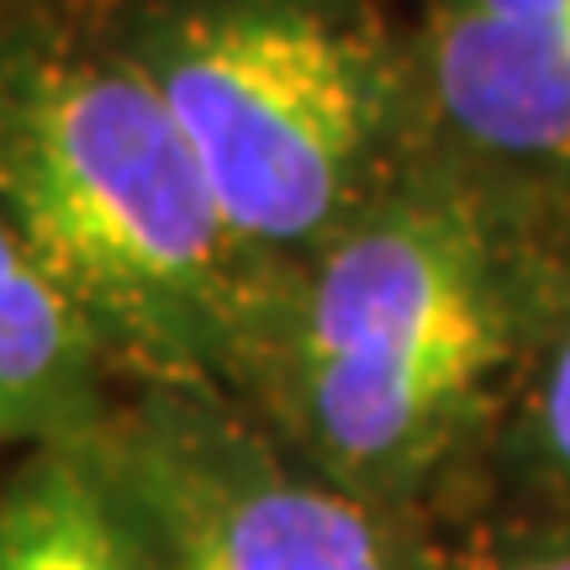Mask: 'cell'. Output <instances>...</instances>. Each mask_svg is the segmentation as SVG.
<instances>
[{
	"label": "cell",
	"mask_w": 570,
	"mask_h": 570,
	"mask_svg": "<svg viewBox=\"0 0 570 570\" xmlns=\"http://www.w3.org/2000/svg\"><path fill=\"white\" fill-rule=\"evenodd\" d=\"M570 217L428 142L269 306L248 386L312 470L396 487L460 444L544 323Z\"/></svg>",
	"instance_id": "obj_1"
},
{
	"label": "cell",
	"mask_w": 570,
	"mask_h": 570,
	"mask_svg": "<svg viewBox=\"0 0 570 570\" xmlns=\"http://www.w3.org/2000/svg\"><path fill=\"white\" fill-rule=\"evenodd\" d=\"M0 217L142 386H248V269L101 0H0Z\"/></svg>",
	"instance_id": "obj_2"
},
{
	"label": "cell",
	"mask_w": 570,
	"mask_h": 570,
	"mask_svg": "<svg viewBox=\"0 0 570 570\" xmlns=\"http://www.w3.org/2000/svg\"><path fill=\"white\" fill-rule=\"evenodd\" d=\"M101 6L269 296L428 148L407 6Z\"/></svg>",
	"instance_id": "obj_3"
},
{
	"label": "cell",
	"mask_w": 570,
	"mask_h": 570,
	"mask_svg": "<svg viewBox=\"0 0 570 570\" xmlns=\"http://www.w3.org/2000/svg\"><path fill=\"white\" fill-rule=\"evenodd\" d=\"M132 470L142 570H396L348 487L306 481L223 412V391L148 386L111 433Z\"/></svg>",
	"instance_id": "obj_4"
},
{
	"label": "cell",
	"mask_w": 570,
	"mask_h": 570,
	"mask_svg": "<svg viewBox=\"0 0 570 570\" xmlns=\"http://www.w3.org/2000/svg\"><path fill=\"white\" fill-rule=\"evenodd\" d=\"M428 142L570 217V0H407Z\"/></svg>",
	"instance_id": "obj_5"
},
{
	"label": "cell",
	"mask_w": 570,
	"mask_h": 570,
	"mask_svg": "<svg viewBox=\"0 0 570 570\" xmlns=\"http://www.w3.org/2000/svg\"><path fill=\"white\" fill-rule=\"evenodd\" d=\"M101 333L0 217V449H38L106 417Z\"/></svg>",
	"instance_id": "obj_6"
},
{
	"label": "cell",
	"mask_w": 570,
	"mask_h": 570,
	"mask_svg": "<svg viewBox=\"0 0 570 570\" xmlns=\"http://www.w3.org/2000/svg\"><path fill=\"white\" fill-rule=\"evenodd\" d=\"M0 570H142L122 475H111L106 417L38 444L0 487Z\"/></svg>",
	"instance_id": "obj_7"
},
{
	"label": "cell",
	"mask_w": 570,
	"mask_h": 570,
	"mask_svg": "<svg viewBox=\"0 0 570 570\" xmlns=\"http://www.w3.org/2000/svg\"><path fill=\"white\" fill-rule=\"evenodd\" d=\"M523 386H529L533 439L544 449V460L570 475V233L560 248L544 323H539L529 360H523Z\"/></svg>",
	"instance_id": "obj_8"
},
{
	"label": "cell",
	"mask_w": 570,
	"mask_h": 570,
	"mask_svg": "<svg viewBox=\"0 0 570 570\" xmlns=\"http://www.w3.org/2000/svg\"><path fill=\"white\" fill-rule=\"evenodd\" d=\"M502 570H570V550H550V554H529V560H512Z\"/></svg>",
	"instance_id": "obj_9"
}]
</instances>
